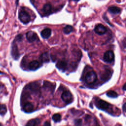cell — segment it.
<instances>
[{
	"label": "cell",
	"instance_id": "cell-1",
	"mask_svg": "<svg viewBox=\"0 0 126 126\" xmlns=\"http://www.w3.org/2000/svg\"><path fill=\"white\" fill-rule=\"evenodd\" d=\"M19 19L21 22L26 24L31 20V16L30 14L24 10H21L19 12Z\"/></svg>",
	"mask_w": 126,
	"mask_h": 126
},
{
	"label": "cell",
	"instance_id": "cell-2",
	"mask_svg": "<svg viewBox=\"0 0 126 126\" xmlns=\"http://www.w3.org/2000/svg\"><path fill=\"white\" fill-rule=\"evenodd\" d=\"M97 79L96 73L94 71H89L86 75L85 81L88 84H93L95 82Z\"/></svg>",
	"mask_w": 126,
	"mask_h": 126
},
{
	"label": "cell",
	"instance_id": "cell-3",
	"mask_svg": "<svg viewBox=\"0 0 126 126\" xmlns=\"http://www.w3.org/2000/svg\"><path fill=\"white\" fill-rule=\"evenodd\" d=\"M61 98L66 103H70L73 100L72 95L68 91H64L61 95Z\"/></svg>",
	"mask_w": 126,
	"mask_h": 126
},
{
	"label": "cell",
	"instance_id": "cell-4",
	"mask_svg": "<svg viewBox=\"0 0 126 126\" xmlns=\"http://www.w3.org/2000/svg\"><path fill=\"white\" fill-rule=\"evenodd\" d=\"M26 38L29 42H33L35 41L39 40V38L37 34L32 31H29L27 32Z\"/></svg>",
	"mask_w": 126,
	"mask_h": 126
},
{
	"label": "cell",
	"instance_id": "cell-5",
	"mask_svg": "<svg viewBox=\"0 0 126 126\" xmlns=\"http://www.w3.org/2000/svg\"><path fill=\"white\" fill-rule=\"evenodd\" d=\"M11 55H12L13 58L15 60L18 59V58H19V57L20 56V54H19V50H18V49L17 45L15 43V40L13 41V43L12 44Z\"/></svg>",
	"mask_w": 126,
	"mask_h": 126
},
{
	"label": "cell",
	"instance_id": "cell-6",
	"mask_svg": "<svg viewBox=\"0 0 126 126\" xmlns=\"http://www.w3.org/2000/svg\"><path fill=\"white\" fill-rule=\"evenodd\" d=\"M114 59V54L112 51L108 50L105 52L103 55V60L107 63H110Z\"/></svg>",
	"mask_w": 126,
	"mask_h": 126
},
{
	"label": "cell",
	"instance_id": "cell-7",
	"mask_svg": "<svg viewBox=\"0 0 126 126\" xmlns=\"http://www.w3.org/2000/svg\"><path fill=\"white\" fill-rule=\"evenodd\" d=\"M106 27L101 24L97 25L94 29V32L98 35H102L104 34L106 32Z\"/></svg>",
	"mask_w": 126,
	"mask_h": 126
},
{
	"label": "cell",
	"instance_id": "cell-8",
	"mask_svg": "<svg viewBox=\"0 0 126 126\" xmlns=\"http://www.w3.org/2000/svg\"><path fill=\"white\" fill-rule=\"evenodd\" d=\"M96 104V106L99 109L103 110H106L107 109H108L109 105V104L107 102L101 99L98 100Z\"/></svg>",
	"mask_w": 126,
	"mask_h": 126
},
{
	"label": "cell",
	"instance_id": "cell-9",
	"mask_svg": "<svg viewBox=\"0 0 126 126\" xmlns=\"http://www.w3.org/2000/svg\"><path fill=\"white\" fill-rule=\"evenodd\" d=\"M29 89L32 92L35 93H39L40 91V85L37 82H32L29 84Z\"/></svg>",
	"mask_w": 126,
	"mask_h": 126
},
{
	"label": "cell",
	"instance_id": "cell-10",
	"mask_svg": "<svg viewBox=\"0 0 126 126\" xmlns=\"http://www.w3.org/2000/svg\"><path fill=\"white\" fill-rule=\"evenodd\" d=\"M67 62L64 60H59L56 63V67L60 70L64 71L67 68Z\"/></svg>",
	"mask_w": 126,
	"mask_h": 126
},
{
	"label": "cell",
	"instance_id": "cell-11",
	"mask_svg": "<svg viewBox=\"0 0 126 126\" xmlns=\"http://www.w3.org/2000/svg\"><path fill=\"white\" fill-rule=\"evenodd\" d=\"M23 109L26 113H31L33 110V105L31 102H27L24 105Z\"/></svg>",
	"mask_w": 126,
	"mask_h": 126
},
{
	"label": "cell",
	"instance_id": "cell-12",
	"mask_svg": "<svg viewBox=\"0 0 126 126\" xmlns=\"http://www.w3.org/2000/svg\"><path fill=\"white\" fill-rule=\"evenodd\" d=\"M40 66L39 63L37 61H32L29 64V68L31 70H35L39 68Z\"/></svg>",
	"mask_w": 126,
	"mask_h": 126
},
{
	"label": "cell",
	"instance_id": "cell-13",
	"mask_svg": "<svg viewBox=\"0 0 126 126\" xmlns=\"http://www.w3.org/2000/svg\"><path fill=\"white\" fill-rule=\"evenodd\" d=\"M51 34V30L49 28H45L41 32V35L42 38L47 39L49 38Z\"/></svg>",
	"mask_w": 126,
	"mask_h": 126
},
{
	"label": "cell",
	"instance_id": "cell-14",
	"mask_svg": "<svg viewBox=\"0 0 126 126\" xmlns=\"http://www.w3.org/2000/svg\"><path fill=\"white\" fill-rule=\"evenodd\" d=\"M41 63H48L50 61V57L48 53L44 52L41 54L39 58Z\"/></svg>",
	"mask_w": 126,
	"mask_h": 126
},
{
	"label": "cell",
	"instance_id": "cell-15",
	"mask_svg": "<svg viewBox=\"0 0 126 126\" xmlns=\"http://www.w3.org/2000/svg\"><path fill=\"white\" fill-rule=\"evenodd\" d=\"M52 10V6L49 3H46L45 4H44L42 8V11L43 13L45 14H50Z\"/></svg>",
	"mask_w": 126,
	"mask_h": 126
},
{
	"label": "cell",
	"instance_id": "cell-16",
	"mask_svg": "<svg viewBox=\"0 0 126 126\" xmlns=\"http://www.w3.org/2000/svg\"><path fill=\"white\" fill-rule=\"evenodd\" d=\"M108 10L110 13H111L112 14H116L119 13L121 12V9L120 8H119L117 6H111L108 8Z\"/></svg>",
	"mask_w": 126,
	"mask_h": 126
},
{
	"label": "cell",
	"instance_id": "cell-17",
	"mask_svg": "<svg viewBox=\"0 0 126 126\" xmlns=\"http://www.w3.org/2000/svg\"><path fill=\"white\" fill-rule=\"evenodd\" d=\"M55 84L51 83L50 82L48 81H44V88L50 90L52 91H54V89H55Z\"/></svg>",
	"mask_w": 126,
	"mask_h": 126
},
{
	"label": "cell",
	"instance_id": "cell-18",
	"mask_svg": "<svg viewBox=\"0 0 126 126\" xmlns=\"http://www.w3.org/2000/svg\"><path fill=\"white\" fill-rule=\"evenodd\" d=\"M111 76V73L109 70H106L101 75V78L102 79L107 80L109 79Z\"/></svg>",
	"mask_w": 126,
	"mask_h": 126
},
{
	"label": "cell",
	"instance_id": "cell-19",
	"mask_svg": "<svg viewBox=\"0 0 126 126\" xmlns=\"http://www.w3.org/2000/svg\"><path fill=\"white\" fill-rule=\"evenodd\" d=\"M73 31V28L70 25L66 26L63 29V32L65 34H69Z\"/></svg>",
	"mask_w": 126,
	"mask_h": 126
},
{
	"label": "cell",
	"instance_id": "cell-20",
	"mask_svg": "<svg viewBox=\"0 0 126 126\" xmlns=\"http://www.w3.org/2000/svg\"><path fill=\"white\" fill-rule=\"evenodd\" d=\"M106 94L108 96L111 98H116L118 96V94L114 91H109L107 92Z\"/></svg>",
	"mask_w": 126,
	"mask_h": 126
},
{
	"label": "cell",
	"instance_id": "cell-21",
	"mask_svg": "<svg viewBox=\"0 0 126 126\" xmlns=\"http://www.w3.org/2000/svg\"><path fill=\"white\" fill-rule=\"evenodd\" d=\"M7 111V108L6 106L3 104H0V115H4Z\"/></svg>",
	"mask_w": 126,
	"mask_h": 126
},
{
	"label": "cell",
	"instance_id": "cell-22",
	"mask_svg": "<svg viewBox=\"0 0 126 126\" xmlns=\"http://www.w3.org/2000/svg\"><path fill=\"white\" fill-rule=\"evenodd\" d=\"M52 119L55 122H60L61 120V116L59 114H55L52 116Z\"/></svg>",
	"mask_w": 126,
	"mask_h": 126
},
{
	"label": "cell",
	"instance_id": "cell-23",
	"mask_svg": "<svg viewBox=\"0 0 126 126\" xmlns=\"http://www.w3.org/2000/svg\"><path fill=\"white\" fill-rule=\"evenodd\" d=\"M36 124V121L35 119L30 120L27 124L26 126H35Z\"/></svg>",
	"mask_w": 126,
	"mask_h": 126
},
{
	"label": "cell",
	"instance_id": "cell-24",
	"mask_svg": "<svg viewBox=\"0 0 126 126\" xmlns=\"http://www.w3.org/2000/svg\"><path fill=\"white\" fill-rule=\"evenodd\" d=\"M82 124V120L81 119H77L75 120L74 121V124L75 126H81Z\"/></svg>",
	"mask_w": 126,
	"mask_h": 126
},
{
	"label": "cell",
	"instance_id": "cell-25",
	"mask_svg": "<svg viewBox=\"0 0 126 126\" xmlns=\"http://www.w3.org/2000/svg\"><path fill=\"white\" fill-rule=\"evenodd\" d=\"M44 126H51L50 123L48 121H46L44 124Z\"/></svg>",
	"mask_w": 126,
	"mask_h": 126
},
{
	"label": "cell",
	"instance_id": "cell-26",
	"mask_svg": "<svg viewBox=\"0 0 126 126\" xmlns=\"http://www.w3.org/2000/svg\"><path fill=\"white\" fill-rule=\"evenodd\" d=\"M126 103H124V104H123V111H124V112H125V111H126Z\"/></svg>",
	"mask_w": 126,
	"mask_h": 126
},
{
	"label": "cell",
	"instance_id": "cell-27",
	"mask_svg": "<svg viewBox=\"0 0 126 126\" xmlns=\"http://www.w3.org/2000/svg\"><path fill=\"white\" fill-rule=\"evenodd\" d=\"M123 90H124V91L126 90V84H125L124 85V86H123Z\"/></svg>",
	"mask_w": 126,
	"mask_h": 126
},
{
	"label": "cell",
	"instance_id": "cell-28",
	"mask_svg": "<svg viewBox=\"0 0 126 126\" xmlns=\"http://www.w3.org/2000/svg\"><path fill=\"white\" fill-rule=\"evenodd\" d=\"M74 0V1H79V0Z\"/></svg>",
	"mask_w": 126,
	"mask_h": 126
},
{
	"label": "cell",
	"instance_id": "cell-29",
	"mask_svg": "<svg viewBox=\"0 0 126 126\" xmlns=\"http://www.w3.org/2000/svg\"><path fill=\"white\" fill-rule=\"evenodd\" d=\"M0 126H1V124H0Z\"/></svg>",
	"mask_w": 126,
	"mask_h": 126
},
{
	"label": "cell",
	"instance_id": "cell-30",
	"mask_svg": "<svg viewBox=\"0 0 126 126\" xmlns=\"http://www.w3.org/2000/svg\"><path fill=\"white\" fill-rule=\"evenodd\" d=\"M0 73H2V72H0Z\"/></svg>",
	"mask_w": 126,
	"mask_h": 126
}]
</instances>
